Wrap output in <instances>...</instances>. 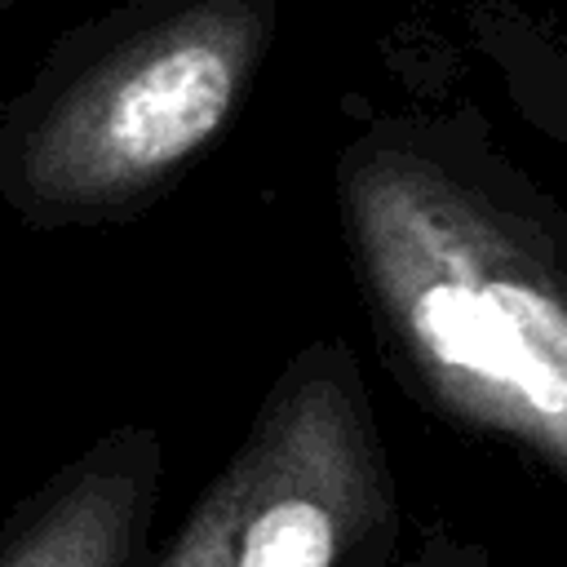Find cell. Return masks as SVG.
<instances>
[{
    "label": "cell",
    "mask_w": 567,
    "mask_h": 567,
    "mask_svg": "<svg viewBox=\"0 0 567 567\" xmlns=\"http://www.w3.org/2000/svg\"><path fill=\"white\" fill-rule=\"evenodd\" d=\"M385 567H492L487 563V549L474 545V540H461L456 532L447 527H430L421 536V545L408 554V558H390Z\"/></svg>",
    "instance_id": "8992f818"
},
{
    "label": "cell",
    "mask_w": 567,
    "mask_h": 567,
    "mask_svg": "<svg viewBox=\"0 0 567 567\" xmlns=\"http://www.w3.org/2000/svg\"><path fill=\"white\" fill-rule=\"evenodd\" d=\"M18 4H27V0H0V13H9V9H18Z\"/></svg>",
    "instance_id": "52a82bcc"
},
{
    "label": "cell",
    "mask_w": 567,
    "mask_h": 567,
    "mask_svg": "<svg viewBox=\"0 0 567 567\" xmlns=\"http://www.w3.org/2000/svg\"><path fill=\"white\" fill-rule=\"evenodd\" d=\"M337 221L403 385L567 487V217L474 120H372Z\"/></svg>",
    "instance_id": "6da1fadb"
},
{
    "label": "cell",
    "mask_w": 567,
    "mask_h": 567,
    "mask_svg": "<svg viewBox=\"0 0 567 567\" xmlns=\"http://www.w3.org/2000/svg\"><path fill=\"white\" fill-rule=\"evenodd\" d=\"M235 501H239V470L230 456L199 492V501L186 509V518L177 523V532L168 536L164 554L151 567H230Z\"/></svg>",
    "instance_id": "5b68a950"
},
{
    "label": "cell",
    "mask_w": 567,
    "mask_h": 567,
    "mask_svg": "<svg viewBox=\"0 0 567 567\" xmlns=\"http://www.w3.org/2000/svg\"><path fill=\"white\" fill-rule=\"evenodd\" d=\"M279 0H128L49 44L0 106V204L27 230L142 217L235 124Z\"/></svg>",
    "instance_id": "7a4b0ae2"
},
{
    "label": "cell",
    "mask_w": 567,
    "mask_h": 567,
    "mask_svg": "<svg viewBox=\"0 0 567 567\" xmlns=\"http://www.w3.org/2000/svg\"><path fill=\"white\" fill-rule=\"evenodd\" d=\"M164 483V439L115 425L0 523V567H137Z\"/></svg>",
    "instance_id": "277c9868"
},
{
    "label": "cell",
    "mask_w": 567,
    "mask_h": 567,
    "mask_svg": "<svg viewBox=\"0 0 567 567\" xmlns=\"http://www.w3.org/2000/svg\"><path fill=\"white\" fill-rule=\"evenodd\" d=\"M239 501L230 567H385L399 496L346 341L319 337L270 381L230 452Z\"/></svg>",
    "instance_id": "3957f363"
}]
</instances>
